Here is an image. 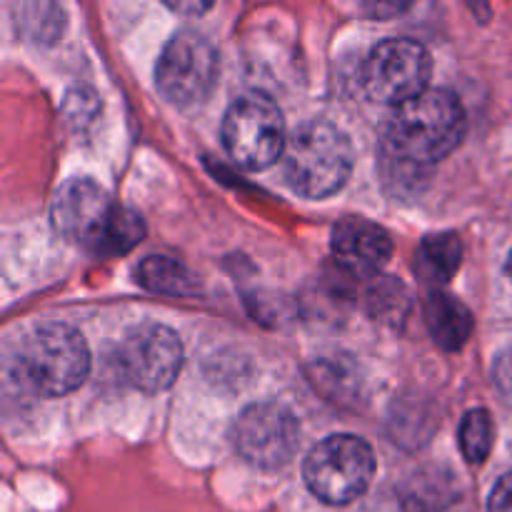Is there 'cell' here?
Masks as SVG:
<instances>
[{
	"mask_svg": "<svg viewBox=\"0 0 512 512\" xmlns=\"http://www.w3.org/2000/svg\"><path fill=\"white\" fill-rule=\"evenodd\" d=\"M53 225L65 240L100 258L125 255L143 240L145 223L135 210L110 200L98 183L73 178L53 198Z\"/></svg>",
	"mask_w": 512,
	"mask_h": 512,
	"instance_id": "1",
	"label": "cell"
},
{
	"mask_svg": "<svg viewBox=\"0 0 512 512\" xmlns=\"http://www.w3.org/2000/svg\"><path fill=\"white\" fill-rule=\"evenodd\" d=\"M465 108L453 90L430 88L393 110L385 125V150L405 165H433L465 138Z\"/></svg>",
	"mask_w": 512,
	"mask_h": 512,
	"instance_id": "2",
	"label": "cell"
},
{
	"mask_svg": "<svg viewBox=\"0 0 512 512\" xmlns=\"http://www.w3.org/2000/svg\"><path fill=\"white\" fill-rule=\"evenodd\" d=\"M350 138L328 120H308L290 135L283 153V173L290 188L303 198H328L348 183L353 173Z\"/></svg>",
	"mask_w": 512,
	"mask_h": 512,
	"instance_id": "3",
	"label": "cell"
},
{
	"mask_svg": "<svg viewBox=\"0 0 512 512\" xmlns=\"http://www.w3.org/2000/svg\"><path fill=\"white\" fill-rule=\"evenodd\" d=\"M18 380L33 393L58 398L78 390L90 373V353L83 335L70 325L50 323L33 330L15 358Z\"/></svg>",
	"mask_w": 512,
	"mask_h": 512,
	"instance_id": "4",
	"label": "cell"
},
{
	"mask_svg": "<svg viewBox=\"0 0 512 512\" xmlns=\"http://www.w3.org/2000/svg\"><path fill=\"white\" fill-rule=\"evenodd\" d=\"M223 145L245 170H265L285 153V120L270 95L250 90L233 100L223 120Z\"/></svg>",
	"mask_w": 512,
	"mask_h": 512,
	"instance_id": "5",
	"label": "cell"
},
{
	"mask_svg": "<svg viewBox=\"0 0 512 512\" xmlns=\"http://www.w3.org/2000/svg\"><path fill=\"white\" fill-rule=\"evenodd\" d=\"M303 473L315 498L328 505H348L373 483L375 453L358 435H330L310 450Z\"/></svg>",
	"mask_w": 512,
	"mask_h": 512,
	"instance_id": "6",
	"label": "cell"
},
{
	"mask_svg": "<svg viewBox=\"0 0 512 512\" xmlns=\"http://www.w3.org/2000/svg\"><path fill=\"white\" fill-rule=\"evenodd\" d=\"M430 73H433V58L423 43L390 38L370 50L360 80L370 100L400 108L430 90Z\"/></svg>",
	"mask_w": 512,
	"mask_h": 512,
	"instance_id": "7",
	"label": "cell"
},
{
	"mask_svg": "<svg viewBox=\"0 0 512 512\" xmlns=\"http://www.w3.org/2000/svg\"><path fill=\"white\" fill-rule=\"evenodd\" d=\"M218 78L215 45L193 30L175 33L163 48L155 68L158 90L178 108L203 103Z\"/></svg>",
	"mask_w": 512,
	"mask_h": 512,
	"instance_id": "8",
	"label": "cell"
},
{
	"mask_svg": "<svg viewBox=\"0 0 512 512\" xmlns=\"http://www.w3.org/2000/svg\"><path fill=\"white\" fill-rule=\"evenodd\" d=\"M298 418L280 403L248 405L233 425V445L250 465L278 470L298 450Z\"/></svg>",
	"mask_w": 512,
	"mask_h": 512,
	"instance_id": "9",
	"label": "cell"
},
{
	"mask_svg": "<svg viewBox=\"0 0 512 512\" xmlns=\"http://www.w3.org/2000/svg\"><path fill=\"white\" fill-rule=\"evenodd\" d=\"M120 375L143 393L170 388L183 368V345L170 328L145 323L125 335L118 350Z\"/></svg>",
	"mask_w": 512,
	"mask_h": 512,
	"instance_id": "10",
	"label": "cell"
},
{
	"mask_svg": "<svg viewBox=\"0 0 512 512\" xmlns=\"http://www.w3.org/2000/svg\"><path fill=\"white\" fill-rule=\"evenodd\" d=\"M330 248L340 268L353 275H373L393 255V240L373 220L348 218L333 228Z\"/></svg>",
	"mask_w": 512,
	"mask_h": 512,
	"instance_id": "11",
	"label": "cell"
},
{
	"mask_svg": "<svg viewBox=\"0 0 512 512\" xmlns=\"http://www.w3.org/2000/svg\"><path fill=\"white\" fill-rule=\"evenodd\" d=\"M425 325L435 343L448 353L463 348L473 333V313L450 293H433L425 303Z\"/></svg>",
	"mask_w": 512,
	"mask_h": 512,
	"instance_id": "12",
	"label": "cell"
},
{
	"mask_svg": "<svg viewBox=\"0 0 512 512\" xmlns=\"http://www.w3.org/2000/svg\"><path fill=\"white\" fill-rule=\"evenodd\" d=\"M463 263V240L455 233H433L418 245L415 253V273L430 285H443Z\"/></svg>",
	"mask_w": 512,
	"mask_h": 512,
	"instance_id": "13",
	"label": "cell"
},
{
	"mask_svg": "<svg viewBox=\"0 0 512 512\" xmlns=\"http://www.w3.org/2000/svg\"><path fill=\"white\" fill-rule=\"evenodd\" d=\"M138 283L150 293L160 295H195L200 280L188 265L165 255H150L138 265Z\"/></svg>",
	"mask_w": 512,
	"mask_h": 512,
	"instance_id": "14",
	"label": "cell"
},
{
	"mask_svg": "<svg viewBox=\"0 0 512 512\" xmlns=\"http://www.w3.org/2000/svg\"><path fill=\"white\" fill-rule=\"evenodd\" d=\"M460 450H463L465 460L473 465L485 463L493 450V440H495V425H493V415L488 413L485 408H475L470 413H465V418L460 420Z\"/></svg>",
	"mask_w": 512,
	"mask_h": 512,
	"instance_id": "15",
	"label": "cell"
},
{
	"mask_svg": "<svg viewBox=\"0 0 512 512\" xmlns=\"http://www.w3.org/2000/svg\"><path fill=\"white\" fill-rule=\"evenodd\" d=\"M408 290L398 283H378L370 293V308H373V315L378 318H388V308H393V313L398 318H403L405 308H408Z\"/></svg>",
	"mask_w": 512,
	"mask_h": 512,
	"instance_id": "16",
	"label": "cell"
},
{
	"mask_svg": "<svg viewBox=\"0 0 512 512\" xmlns=\"http://www.w3.org/2000/svg\"><path fill=\"white\" fill-rule=\"evenodd\" d=\"M488 512H512V473L505 475L490 495Z\"/></svg>",
	"mask_w": 512,
	"mask_h": 512,
	"instance_id": "17",
	"label": "cell"
},
{
	"mask_svg": "<svg viewBox=\"0 0 512 512\" xmlns=\"http://www.w3.org/2000/svg\"><path fill=\"white\" fill-rule=\"evenodd\" d=\"M495 378H498V388L503 390L508 398H512V350L505 353L498 360V368H495Z\"/></svg>",
	"mask_w": 512,
	"mask_h": 512,
	"instance_id": "18",
	"label": "cell"
},
{
	"mask_svg": "<svg viewBox=\"0 0 512 512\" xmlns=\"http://www.w3.org/2000/svg\"><path fill=\"white\" fill-rule=\"evenodd\" d=\"M170 8L178 10V13H190V10H193V13H203L210 5H170Z\"/></svg>",
	"mask_w": 512,
	"mask_h": 512,
	"instance_id": "19",
	"label": "cell"
},
{
	"mask_svg": "<svg viewBox=\"0 0 512 512\" xmlns=\"http://www.w3.org/2000/svg\"><path fill=\"white\" fill-rule=\"evenodd\" d=\"M508 273H510V278H512V253H510V260H508Z\"/></svg>",
	"mask_w": 512,
	"mask_h": 512,
	"instance_id": "20",
	"label": "cell"
}]
</instances>
